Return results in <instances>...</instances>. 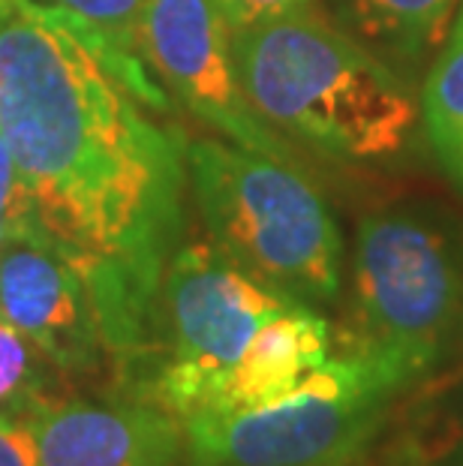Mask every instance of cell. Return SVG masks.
I'll return each mask as SVG.
<instances>
[{
	"label": "cell",
	"mask_w": 463,
	"mask_h": 466,
	"mask_svg": "<svg viewBox=\"0 0 463 466\" xmlns=\"http://www.w3.org/2000/svg\"><path fill=\"white\" fill-rule=\"evenodd\" d=\"M147 108H169L147 66L124 61L70 9L18 0L0 18V136L34 238L82 274L124 370L154 355L184 226L186 142Z\"/></svg>",
	"instance_id": "1"
},
{
	"label": "cell",
	"mask_w": 463,
	"mask_h": 466,
	"mask_svg": "<svg viewBox=\"0 0 463 466\" xmlns=\"http://www.w3.org/2000/svg\"><path fill=\"white\" fill-rule=\"evenodd\" d=\"M232 61L244 100L271 130L340 160L398 154L418 121L398 69L313 6L232 31Z\"/></svg>",
	"instance_id": "2"
},
{
	"label": "cell",
	"mask_w": 463,
	"mask_h": 466,
	"mask_svg": "<svg viewBox=\"0 0 463 466\" xmlns=\"http://www.w3.org/2000/svg\"><path fill=\"white\" fill-rule=\"evenodd\" d=\"M186 175L211 244L253 280L301 304L340 292L343 241L298 168L226 142H186Z\"/></svg>",
	"instance_id": "3"
},
{
	"label": "cell",
	"mask_w": 463,
	"mask_h": 466,
	"mask_svg": "<svg viewBox=\"0 0 463 466\" xmlns=\"http://www.w3.org/2000/svg\"><path fill=\"white\" fill-rule=\"evenodd\" d=\"M463 325V244L418 214L364 217L352 256L347 352L416 382Z\"/></svg>",
	"instance_id": "4"
},
{
	"label": "cell",
	"mask_w": 463,
	"mask_h": 466,
	"mask_svg": "<svg viewBox=\"0 0 463 466\" xmlns=\"http://www.w3.org/2000/svg\"><path fill=\"white\" fill-rule=\"evenodd\" d=\"M407 385L394 367L343 352L280 400L184 419L186 458L190 466H349Z\"/></svg>",
	"instance_id": "5"
},
{
	"label": "cell",
	"mask_w": 463,
	"mask_h": 466,
	"mask_svg": "<svg viewBox=\"0 0 463 466\" xmlns=\"http://www.w3.org/2000/svg\"><path fill=\"white\" fill-rule=\"evenodd\" d=\"M295 304L301 301L253 280L214 244L181 247L160 286L156 331L166 343L145 364V400L181 421L205 412L262 325Z\"/></svg>",
	"instance_id": "6"
},
{
	"label": "cell",
	"mask_w": 463,
	"mask_h": 466,
	"mask_svg": "<svg viewBox=\"0 0 463 466\" xmlns=\"http://www.w3.org/2000/svg\"><path fill=\"white\" fill-rule=\"evenodd\" d=\"M142 48L147 66L199 121L235 145L292 163V147L244 100L232 61V27L214 0H147Z\"/></svg>",
	"instance_id": "7"
},
{
	"label": "cell",
	"mask_w": 463,
	"mask_h": 466,
	"mask_svg": "<svg viewBox=\"0 0 463 466\" xmlns=\"http://www.w3.org/2000/svg\"><path fill=\"white\" fill-rule=\"evenodd\" d=\"M0 319L66 370H94L108 355L82 274L43 238L18 235L0 247Z\"/></svg>",
	"instance_id": "8"
},
{
	"label": "cell",
	"mask_w": 463,
	"mask_h": 466,
	"mask_svg": "<svg viewBox=\"0 0 463 466\" xmlns=\"http://www.w3.org/2000/svg\"><path fill=\"white\" fill-rule=\"evenodd\" d=\"M39 466H175L184 424L154 403H48L27 419Z\"/></svg>",
	"instance_id": "9"
},
{
	"label": "cell",
	"mask_w": 463,
	"mask_h": 466,
	"mask_svg": "<svg viewBox=\"0 0 463 466\" xmlns=\"http://www.w3.org/2000/svg\"><path fill=\"white\" fill-rule=\"evenodd\" d=\"M331 325L310 304L274 316L223 376L205 412H238L286 398L304 376L331 359Z\"/></svg>",
	"instance_id": "10"
},
{
	"label": "cell",
	"mask_w": 463,
	"mask_h": 466,
	"mask_svg": "<svg viewBox=\"0 0 463 466\" xmlns=\"http://www.w3.org/2000/svg\"><path fill=\"white\" fill-rule=\"evenodd\" d=\"M364 48L398 73H412L446 46L460 0H337Z\"/></svg>",
	"instance_id": "11"
},
{
	"label": "cell",
	"mask_w": 463,
	"mask_h": 466,
	"mask_svg": "<svg viewBox=\"0 0 463 466\" xmlns=\"http://www.w3.org/2000/svg\"><path fill=\"white\" fill-rule=\"evenodd\" d=\"M421 124L439 168L463 193V0L421 94Z\"/></svg>",
	"instance_id": "12"
},
{
	"label": "cell",
	"mask_w": 463,
	"mask_h": 466,
	"mask_svg": "<svg viewBox=\"0 0 463 466\" xmlns=\"http://www.w3.org/2000/svg\"><path fill=\"white\" fill-rule=\"evenodd\" d=\"M57 4L82 18L87 27H94L124 61L147 66L142 48V18L147 0H57Z\"/></svg>",
	"instance_id": "13"
},
{
	"label": "cell",
	"mask_w": 463,
	"mask_h": 466,
	"mask_svg": "<svg viewBox=\"0 0 463 466\" xmlns=\"http://www.w3.org/2000/svg\"><path fill=\"white\" fill-rule=\"evenodd\" d=\"M34 376V355L15 325L0 319V406L27 389Z\"/></svg>",
	"instance_id": "14"
},
{
	"label": "cell",
	"mask_w": 463,
	"mask_h": 466,
	"mask_svg": "<svg viewBox=\"0 0 463 466\" xmlns=\"http://www.w3.org/2000/svg\"><path fill=\"white\" fill-rule=\"evenodd\" d=\"M0 229H6L13 238L34 235L31 214H27V202L18 190L13 154H9L4 136H0Z\"/></svg>",
	"instance_id": "15"
},
{
	"label": "cell",
	"mask_w": 463,
	"mask_h": 466,
	"mask_svg": "<svg viewBox=\"0 0 463 466\" xmlns=\"http://www.w3.org/2000/svg\"><path fill=\"white\" fill-rule=\"evenodd\" d=\"M214 4L223 9L232 31H241V27L271 22V18H277V15L310 9L313 0H214Z\"/></svg>",
	"instance_id": "16"
},
{
	"label": "cell",
	"mask_w": 463,
	"mask_h": 466,
	"mask_svg": "<svg viewBox=\"0 0 463 466\" xmlns=\"http://www.w3.org/2000/svg\"><path fill=\"white\" fill-rule=\"evenodd\" d=\"M0 466H39V449L27 421L0 415Z\"/></svg>",
	"instance_id": "17"
},
{
	"label": "cell",
	"mask_w": 463,
	"mask_h": 466,
	"mask_svg": "<svg viewBox=\"0 0 463 466\" xmlns=\"http://www.w3.org/2000/svg\"><path fill=\"white\" fill-rule=\"evenodd\" d=\"M18 6V0H0V18H6Z\"/></svg>",
	"instance_id": "18"
},
{
	"label": "cell",
	"mask_w": 463,
	"mask_h": 466,
	"mask_svg": "<svg viewBox=\"0 0 463 466\" xmlns=\"http://www.w3.org/2000/svg\"><path fill=\"white\" fill-rule=\"evenodd\" d=\"M448 466H463V445H460V449H458V454H455V458H451V463Z\"/></svg>",
	"instance_id": "19"
},
{
	"label": "cell",
	"mask_w": 463,
	"mask_h": 466,
	"mask_svg": "<svg viewBox=\"0 0 463 466\" xmlns=\"http://www.w3.org/2000/svg\"><path fill=\"white\" fill-rule=\"evenodd\" d=\"M9 238H13V235H9L6 229H0V247H4V244L9 241Z\"/></svg>",
	"instance_id": "20"
}]
</instances>
